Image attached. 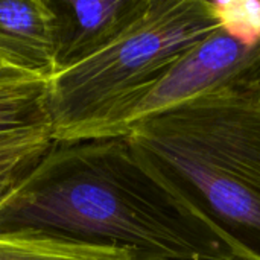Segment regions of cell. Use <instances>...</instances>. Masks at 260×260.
Segmentation results:
<instances>
[{"instance_id":"6da1fadb","label":"cell","mask_w":260,"mask_h":260,"mask_svg":"<svg viewBox=\"0 0 260 260\" xmlns=\"http://www.w3.org/2000/svg\"><path fill=\"white\" fill-rule=\"evenodd\" d=\"M17 232L117 247L136 260L241 259L126 137L53 142L0 200V233Z\"/></svg>"},{"instance_id":"7a4b0ae2","label":"cell","mask_w":260,"mask_h":260,"mask_svg":"<svg viewBox=\"0 0 260 260\" xmlns=\"http://www.w3.org/2000/svg\"><path fill=\"white\" fill-rule=\"evenodd\" d=\"M125 137L241 259L260 260V94L198 96L142 120Z\"/></svg>"},{"instance_id":"3957f363","label":"cell","mask_w":260,"mask_h":260,"mask_svg":"<svg viewBox=\"0 0 260 260\" xmlns=\"http://www.w3.org/2000/svg\"><path fill=\"white\" fill-rule=\"evenodd\" d=\"M218 27L210 0H149L110 44L47 81L50 139L84 140L114 107Z\"/></svg>"},{"instance_id":"277c9868","label":"cell","mask_w":260,"mask_h":260,"mask_svg":"<svg viewBox=\"0 0 260 260\" xmlns=\"http://www.w3.org/2000/svg\"><path fill=\"white\" fill-rule=\"evenodd\" d=\"M215 91L260 94V43L248 44L219 26L158 78L114 107L84 140L125 137L142 120Z\"/></svg>"},{"instance_id":"5b68a950","label":"cell","mask_w":260,"mask_h":260,"mask_svg":"<svg viewBox=\"0 0 260 260\" xmlns=\"http://www.w3.org/2000/svg\"><path fill=\"white\" fill-rule=\"evenodd\" d=\"M55 14V75L117 38L149 0H49Z\"/></svg>"},{"instance_id":"8992f818","label":"cell","mask_w":260,"mask_h":260,"mask_svg":"<svg viewBox=\"0 0 260 260\" xmlns=\"http://www.w3.org/2000/svg\"><path fill=\"white\" fill-rule=\"evenodd\" d=\"M55 14L49 0L0 2V62L49 81L55 75Z\"/></svg>"},{"instance_id":"52a82bcc","label":"cell","mask_w":260,"mask_h":260,"mask_svg":"<svg viewBox=\"0 0 260 260\" xmlns=\"http://www.w3.org/2000/svg\"><path fill=\"white\" fill-rule=\"evenodd\" d=\"M47 81L30 76L0 78V140L49 134Z\"/></svg>"},{"instance_id":"ba28073f","label":"cell","mask_w":260,"mask_h":260,"mask_svg":"<svg viewBox=\"0 0 260 260\" xmlns=\"http://www.w3.org/2000/svg\"><path fill=\"white\" fill-rule=\"evenodd\" d=\"M0 260H136L129 250L46 233H0Z\"/></svg>"},{"instance_id":"9c48e42d","label":"cell","mask_w":260,"mask_h":260,"mask_svg":"<svg viewBox=\"0 0 260 260\" xmlns=\"http://www.w3.org/2000/svg\"><path fill=\"white\" fill-rule=\"evenodd\" d=\"M53 140L49 134H34L15 139L0 140V163L12 158L24 157L38 151H44L50 148Z\"/></svg>"},{"instance_id":"30bf717a","label":"cell","mask_w":260,"mask_h":260,"mask_svg":"<svg viewBox=\"0 0 260 260\" xmlns=\"http://www.w3.org/2000/svg\"><path fill=\"white\" fill-rule=\"evenodd\" d=\"M47 149L0 163V200L27 174V171L38 161V158Z\"/></svg>"},{"instance_id":"8fae6325","label":"cell","mask_w":260,"mask_h":260,"mask_svg":"<svg viewBox=\"0 0 260 260\" xmlns=\"http://www.w3.org/2000/svg\"><path fill=\"white\" fill-rule=\"evenodd\" d=\"M12 76H27V75H21V73H18V72H14V70L8 69L6 66H3V64L0 62V78H12ZM30 78H32V76H30Z\"/></svg>"},{"instance_id":"7c38bea8","label":"cell","mask_w":260,"mask_h":260,"mask_svg":"<svg viewBox=\"0 0 260 260\" xmlns=\"http://www.w3.org/2000/svg\"><path fill=\"white\" fill-rule=\"evenodd\" d=\"M232 260H245V259H232Z\"/></svg>"}]
</instances>
